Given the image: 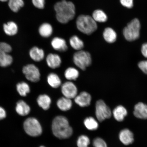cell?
<instances>
[{
    "label": "cell",
    "mask_w": 147,
    "mask_h": 147,
    "mask_svg": "<svg viewBox=\"0 0 147 147\" xmlns=\"http://www.w3.org/2000/svg\"><path fill=\"white\" fill-rule=\"evenodd\" d=\"M22 72L27 80L31 82H38L40 80L41 74L39 69L34 64H28L24 66Z\"/></svg>",
    "instance_id": "obj_8"
},
{
    "label": "cell",
    "mask_w": 147,
    "mask_h": 147,
    "mask_svg": "<svg viewBox=\"0 0 147 147\" xmlns=\"http://www.w3.org/2000/svg\"><path fill=\"white\" fill-rule=\"evenodd\" d=\"M72 104L71 99L64 96L61 97L57 102L58 108L62 111H67L70 109Z\"/></svg>",
    "instance_id": "obj_19"
},
{
    "label": "cell",
    "mask_w": 147,
    "mask_h": 147,
    "mask_svg": "<svg viewBox=\"0 0 147 147\" xmlns=\"http://www.w3.org/2000/svg\"><path fill=\"white\" fill-rule=\"evenodd\" d=\"M69 42L71 47L78 51L82 50L84 47V42L76 36L71 37L70 38Z\"/></svg>",
    "instance_id": "obj_26"
},
{
    "label": "cell",
    "mask_w": 147,
    "mask_h": 147,
    "mask_svg": "<svg viewBox=\"0 0 147 147\" xmlns=\"http://www.w3.org/2000/svg\"><path fill=\"white\" fill-rule=\"evenodd\" d=\"M141 25L137 18L132 20L123 31V34L125 39L129 41H133L138 38L140 36Z\"/></svg>",
    "instance_id": "obj_4"
},
{
    "label": "cell",
    "mask_w": 147,
    "mask_h": 147,
    "mask_svg": "<svg viewBox=\"0 0 147 147\" xmlns=\"http://www.w3.org/2000/svg\"><path fill=\"white\" fill-rule=\"evenodd\" d=\"M96 22L100 23L105 22L107 20V16L103 11L101 10H95L93 12L92 16Z\"/></svg>",
    "instance_id": "obj_28"
},
{
    "label": "cell",
    "mask_w": 147,
    "mask_h": 147,
    "mask_svg": "<svg viewBox=\"0 0 147 147\" xmlns=\"http://www.w3.org/2000/svg\"><path fill=\"white\" fill-rule=\"evenodd\" d=\"M8 5L12 11L17 12L24 6L23 0H9Z\"/></svg>",
    "instance_id": "obj_30"
},
{
    "label": "cell",
    "mask_w": 147,
    "mask_h": 147,
    "mask_svg": "<svg viewBox=\"0 0 147 147\" xmlns=\"http://www.w3.org/2000/svg\"><path fill=\"white\" fill-rule=\"evenodd\" d=\"M84 124L88 130L92 131L96 130L98 127V122L93 117H87L84 120Z\"/></svg>",
    "instance_id": "obj_29"
},
{
    "label": "cell",
    "mask_w": 147,
    "mask_h": 147,
    "mask_svg": "<svg viewBox=\"0 0 147 147\" xmlns=\"http://www.w3.org/2000/svg\"><path fill=\"white\" fill-rule=\"evenodd\" d=\"M51 45L55 50L60 52H65L68 49L67 42L62 38L55 37L51 41Z\"/></svg>",
    "instance_id": "obj_14"
},
{
    "label": "cell",
    "mask_w": 147,
    "mask_h": 147,
    "mask_svg": "<svg viewBox=\"0 0 147 147\" xmlns=\"http://www.w3.org/2000/svg\"><path fill=\"white\" fill-rule=\"evenodd\" d=\"M73 60L75 65L83 71L91 65L92 63L90 54L83 50L78 51L74 54Z\"/></svg>",
    "instance_id": "obj_5"
},
{
    "label": "cell",
    "mask_w": 147,
    "mask_h": 147,
    "mask_svg": "<svg viewBox=\"0 0 147 147\" xmlns=\"http://www.w3.org/2000/svg\"><path fill=\"white\" fill-rule=\"evenodd\" d=\"M16 88L18 93L22 96H26L30 91V86L25 82L18 83L16 84Z\"/></svg>",
    "instance_id": "obj_27"
},
{
    "label": "cell",
    "mask_w": 147,
    "mask_h": 147,
    "mask_svg": "<svg viewBox=\"0 0 147 147\" xmlns=\"http://www.w3.org/2000/svg\"><path fill=\"white\" fill-rule=\"evenodd\" d=\"M38 32L40 35L43 37L48 38L52 34L53 27L49 23H43L40 26Z\"/></svg>",
    "instance_id": "obj_24"
},
{
    "label": "cell",
    "mask_w": 147,
    "mask_h": 147,
    "mask_svg": "<svg viewBox=\"0 0 147 147\" xmlns=\"http://www.w3.org/2000/svg\"><path fill=\"white\" fill-rule=\"evenodd\" d=\"M33 5L36 8L43 9L45 7V0H32Z\"/></svg>",
    "instance_id": "obj_34"
},
{
    "label": "cell",
    "mask_w": 147,
    "mask_h": 147,
    "mask_svg": "<svg viewBox=\"0 0 147 147\" xmlns=\"http://www.w3.org/2000/svg\"><path fill=\"white\" fill-rule=\"evenodd\" d=\"M65 78L69 81L76 80L80 75L78 69L74 67H69L66 69L64 73Z\"/></svg>",
    "instance_id": "obj_23"
},
{
    "label": "cell",
    "mask_w": 147,
    "mask_h": 147,
    "mask_svg": "<svg viewBox=\"0 0 147 147\" xmlns=\"http://www.w3.org/2000/svg\"><path fill=\"white\" fill-rule=\"evenodd\" d=\"M119 138L121 142L125 145L131 144L134 141V134L128 129L121 130L119 134Z\"/></svg>",
    "instance_id": "obj_13"
},
{
    "label": "cell",
    "mask_w": 147,
    "mask_h": 147,
    "mask_svg": "<svg viewBox=\"0 0 147 147\" xmlns=\"http://www.w3.org/2000/svg\"><path fill=\"white\" fill-rule=\"evenodd\" d=\"M95 106L96 118L100 122H102L111 117V110L104 100H97Z\"/></svg>",
    "instance_id": "obj_7"
},
{
    "label": "cell",
    "mask_w": 147,
    "mask_h": 147,
    "mask_svg": "<svg viewBox=\"0 0 147 147\" xmlns=\"http://www.w3.org/2000/svg\"><path fill=\"white\" fill-rule=\"evenodd\" d=\"M24 128L26 133L31 136L37 137L42 133L41 125L37 119L34 117H30L25 121Z\"/></svg>",
    "instance_id": "obj_6"
},
{
    "label": "cell",
    "mask_w": 147,
    "mask_h": 147,
    "mask_svg": "<svg viewBox=\"0 0 147 147\" xmlns=\"http://www.w3.org/2000/svg\"><path fill=\"white\" fill-rule=\"evenodd\" d=\"M46 62L49 67L55 69L60 67L62 63V60L58 54L51 53L47 55Z\"/></svg>",
    "instance_id": "obj_11"
},
{
    "label": "cell",
    "mask_w": 147,
    "mask_h": 147,
    "mask_svg": "<svg viewBox=\"0 0 147 147\" xmlns=\"http://www.w3.org/2000/svg\"><path fill=\"white\" fill-rule=\"evenodd\" d=\"M90 143L89 137L85 135H82L78 138L77 141L78 147H88Z\"/></svg>",
    "instance_id": "obj_31"
},
{
    "label": "cell",
    "mask_w": 147,
    "mask_h": 147,
    "mask_svg": "<svg viewBox=\"0 0 147 147\" xmlns=\"http://www.w3.org/2000/svg\"><path fill=\"white\" fill-rule=\"evenodd\" d=\"M12 50L11 47L8 44L4 42H0V52L9 54Z\"/></svg>",
    "instance_id": "obj_32"
},
{
    "label": "cell",
    "mask_w": 147,
    "mask_h": 147,
    "mask_svg": "<svg viewBox=\"0 0 147 147\" xmlns=\"http://www.w3.org/2000/svg\"><path fill=\"white\" fill-rule=\"evenodd\" d=\"M120 2L123 6L128 8H131L133 6V0H120Z\"/></svg>",
    "instance_id": "obj_36"
},
{
    "label": "cell",
    "mask_w": 147,
    "mask_h": 147,
    "mask_svg": "<svg viewBox=\"0 0 147 147\" xmlns=\"http://www.w3.org/2000/svg\"><path fill=\"white\" fill-rule=\"evenodd\" d=\"M76 25L79 30L87 35H90L97 30L96 22L89 15H81L76 20Z\"/></svg>",
    "instance_id": "obj_3"
},
{
    "label": "cell",
    "mask_w": 147,
    "mask_h": 147,
    "mask_svg": "<svg viewBox=\"0 0 147 147\" xmlns=\"http://www.w3.org/2000/svg\"><path fill=\"white\" fill-rule=\"evenodd\" d=\"M56 17L59 22L66 24L72 20L75 15V7L71 1L65 0L58 2L55 4Z\"/></svg>",
    "instance_id": "obj_1"
},
{
    "label": "cell",
    "mask_w": 147,
    "mask_h": 147,
    "mask_svg": "<svg viewBox=\"0 0 147 147\" xmlns=\"http://www.w3.org/2000/svg\"><path fill=\"white\" fill-rule=\"evenodd\" d=\"M16 110L18 115L24 116L30 113V108L24 101L20 100L16 104Z\"/></svg>",
    "instance_id": "obj_17"
},
{
    "label": "cell",
    "mask_w": 147,
    "mask_h": 147,
    "mask_svg": "<svg viewBox=\"0 0 147 147\" xmlns=\"http://www.w3.org/2000/svg\"><path fill=\"white\" fill-rule=\"evenodd\" d=\"M93 146L94 147H107L105 141L100 138H97L94 140Z\"/></svg>",
    "instance_id": "obj_33"
},
{
    "label": "cell",
    "mask_w": 147,
    "mask_h": 147,
    "mask_svg": "<svg viewBox=\"0 0 147 147\" xmlns=\"http://www.w3.org/2000/svg\"><path fill=\"white\" fill-rule=\"evenodd\" d=\"M8 1L9 0H0V1L2 2H6Z\"/></svg>",
    "instance_id": "obj_39"
},
{
    "label": "cell",
    "mask_w": 147,
    "mask_h": 147,
    "mask_svg": "<svg viewBox=\"0 0 147 147\" xmlns=\"http://www.w3.org/2000/svg\"><path fill=\"white\" fill-rule=\"evenodd\" d=\"M6 113L5 110L3 107H0V120L5 118Z\"/></svg>",
    "instance_id": "obj_38"
},
{
    "label": "cell",
    "mask_w": 147,
    "mask_h": 147,
    "mask_svg": "<svg viewBox=\"0 0 147 147\" xmlns=\"http://www.w3.org/2000/svg\"><path fill=\"white\" fill-rule=\"evenodd\" d=\"M103 35L105 40L108 43H113L116 41V33L111 28H107L105 29Z\"/></svg>",
    "instance_id": "obj_22"
},
{
    "label": "cell",
    "mask_w": 147,
    "mask_h": 147,
    "mask_svg": "<svg viewBox=\"0 0 147 147\" xmlns=\"http://www.w3.org/2000/svg\"><path fill=\"white\" fill-rule=\"evenodd\" d=\"M61 91L64 97L70 99L74 98L78 94L76 86L71 81H67L62 84Z\"/></svg>",
    "instance_id": "obj_9"
},
{
    "label": "cell",
    "mask_w": 147,
    "mask_h": 147,
    "mask_svg": "<svg viewBox=\"0 0 147 147\" xmlns=\"http://www.w3.org/2000/svg\"><path fill=\"white\" fill-rule=\"evenodd\" d=\"M52 129L54 136L60 139L67 138L73 133L68 121L63 116H58L55 118L53 121Z\"/></svg>",
    "instance_id": "obj_2"
},
{
    "label": "cell",
    "mask_w": 147,
    "mask_h": 147,
    "mask_svg": "<svg viewBox=\"0 0 147 147\" xmlns=\"http://www.w3.org/2000/svg\"><path fill=\"white\" fill-rule=\"evenodd\" d=\"M47 82L51 87L56 89L61 85V81L56 74L51 73L47 77Z\"/></svg>",
    "instance_id": "obj_20"
},
{
    "label": "cell",
    "mask_w": 147,
    "mask_h": 147,
    "mask_svg": "<svg viewBox=\"0 0 147 147\" xmlns=\"http://www.w3.org/2000/svg\"><path fill=\"white\" fill-rule=\"evenodd\" d=\"M29 56L32 59L36 62H40L45 57L44 51L41 49L34 47L30 49Z\"/></svg>",
    "instance_id": "obj_15"
},
{
    "label": "cell",
    "mask_w": 147,
    "mask_h": 147,
    "mask_svg": "<svg viewBox=\"0 0 147 147\" xmlns=\"http://www.w3.org/2000/svg\"><path fill=\"white\" fill-rule=\"evenodd\" d=\"M13 61L12 57L10 54L0 52V67H6L10 66Z\"/></svg>",
    "instance_id": "obj_25"
},
{
    "label": "cell",
    "mask_w": 147,
    "mask_h": 147,
    "mask_svg": "<svg viewBox=\"0 0 147 147\" xmlns=\"http://www.w3.org/2000/svg\"><path fill=\"white\" fill-rule=\"evenodd\" d=\"M74 99L75 102L82 107L89 106L92 100L91 95L87 92L83 91L77 95Z\"/></svg>",
    "instance_id": "obj_10"
},
{
    "label": "cell",
    "mask_w": 147,
    "mask_h": 147,
    "mask_svg": "<svg viewBox=\"0 0 147 147\" xmlns=\"http://www.w3.org/2000/svg\"><path fill=\"white\" fill-rule=\"evenodd\" d=\"M3 29L5 34L9 36H13L17 34L18 26L13 22H9L3 25Z\"/></svg>",
    "instance_id": "obj_21"
},
{
    "label": "cell",
    "mask_w": 147,
    "mask_h": 147,
    "mask_svg": "<svg viewBox=\"0 0 147 147\" xmlns=\"http://www.w3.org/2000/svg\"><path fill=\"white\" fill-rule=\"evenodd\" d=\"M40 147H45V146H41Z\"/></svg>",
    "instance_id": "obj_40"
},
{
    "label": "cell",
    "mask_w": 147,
    "mask_h": 147,
    "mask_svg": "<svg viewBox=\"0 0 147 147\" xmlns=\"http://www.w3.org/2000/svg\"><path fill=\"white\" fill-rule=\"evenodd\" d=\"M141 51L143 56L147 58V43L143 44L141 47Z\"/></svg>",
    "instance_id": "obj_37"
},
{
    "label": "cell",
    "mask_w": 147,
    "mask_h": 147,
    "mask_svg": "<svg viewBox=\"0 0 147 147\" xmlns=\"http://www.w3.org/2000/svg\"><path fill=\"white\" fill-rule=\"evenodd\" d=\"M113 115L116 120L122 122L127 115V110L123 106H117L113 110Z\"/></svg>",
    "instance_id": "obj_16"
},
{
    "label": "cell",
    "mask_w": 147,
    "mask_h": 147,
    "mask_svg": "<svg viewBox=\"0 0 147 147\" xmlns=\"http://www.w3.org/2000/svg\"><path fill=\"white\" fill-rule=\"evenodd\" d=\"M134 115L137 118L147 119V105L142 102L136 104L134 108Z\"/></svg>",
    "instance_id": "obj_12"
},
{
    "label": "cell",
    "mask_w": 147,
    "mask_h": 147,
    "mask_svg": "<svg viewBox=\"0 0 147 147\" xmlns=\"http://www.w3.org/2000/svg\"><path fill=\"white\" fill-rule=\"evenodd\" d=\"M138 66L143 73L147 75V60L140 62L138 64Z\"/></svg>",
    "instance_id": "obj_35"
},
{
    "label": "cell",
    "mask_w": 147,
    "mask_h": 147,
    "mask_svg": "<svg viewBox=\"0 0 147 147\" xmlns=\"http://www.w3.org/2000/svg\"><path fill=\"white\" fill-rule=\"evenodd\" d=\"M37 102L40 107L44 110L49 109L51 102V97L46 94L40 95L37 99Z\"/></svg>",
    "instance_id": "obj_18"
}]
</instances>
